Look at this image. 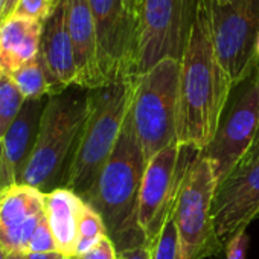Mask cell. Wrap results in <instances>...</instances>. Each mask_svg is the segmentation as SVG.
<instances>
[{
  "label": "cell",
  "instance_id": "18",
  "mask_svg": "<svg viewBox=\"0 0 259 259\" xmlns=\"http://www.w3.org/2000/svg\"><path fill=\"white\" fill-rule=\"evenodd\" d=\"M43 25L35 20L11 17L2 26L0 70L10 75L38 57Z\"/></svg>",
  "mask_w": 259,
  "mask_h": 259
},
{
  "label": "cell",
  "instance_id": "38",
  "mask_svg": "<svg viewBox=\"0 0 259 259\" xmlns=\"http://www.w3.org/2000/svg\"><path fill=\"white\" fill-rule=\"evenodd\" d=\"M2 26H4V25L0 23V40H2Z\"/></svg>",
  "mask_w": 259,
  "mask_h": 259
},
{
  "label": "cell",
  "instance_id": "23",
  "mask_svg": "<svg viewBox=\"0 0 259 259\" xmlns=\"http://www.w3.org/2000/svg\"><path fill=\"white\" fill-rule=\"evenodd\" d=\"M55 7L57 5H52L48 0H20L13 17H22L45 23L54 13Z\"/></svg>",
  "mask_w": 259,
  "mask_h": 259
},
{
  "label": "cell",
  "instance_id": "3",
  "mask_svg": "<svg viewBox=\"0 0 259 259\" xmlns=\"http://www.w3.org/2000/svg\"><path fill=\"white\" fill-rule=\"evenodd\" d=\"M136 78L107 82L99 89L89 90L87 117L61 186L82 200L93 189L117 144L123 120L132 107Z\"/></svg>",
  "mask_w": 259,
  "mask_h": 259
},
{
  "label": "cell",
  "instance_id": "42",
  "mask_svg": "<svg viewBox=\"0 0 259 259\" xmlns=\"http://www.w3.org/2000/svg\"><path fill=\"white\" fill-rule=\"evenodd\" d=\"M66 259H67V257H66Z\"/></svg>",
  "mask_w": 259,
  "mask_h": 259
},
{
  "label": "cell",
  "instance_id": "25",
  "mask_svg": "<svg viewBox=\"0 0 259 259\" xmlns=\"http://www.w3.org/2000/svg\"><path fill=\"white\" fill-rule=\"evenodd\" d=\"M79 259H119V251L113 239L110 236H105L89 251L81 254Z\"/></svg>",
  "mask_w": 259,
  "mask_h": 259
},
{
  "label": "cell",
  "instance_id": "10",
  "mask_svg": "<svg viewBox=\"0 0 259 259\" xmlns=\"http://www.w3.org/2000/svg\"><path fill=\"white\" fill-rule=\"evenodd\" d=\"M198 0H144L139 75L166 58L182 61Z\"/></svg>",
  "mask_w": 259,
  "mask_h": 259
},
{
  "label": "cell",
  "instance_id": "5",
  "mask_svg": "<svg viewBox=\"0 0 259 259\" xmlns=\"http://www.w3.org/2000/svg\"><path fill=\"white\" fill-rule=\"evenodd\" d=\"M180 61L166 58L138 75L132 114L147 162L177 144Z\"/></svg>",
  "mask_w": 259,
  "mask_h": 259
},
{
  "label": "cell",
  "instance_id": "27",
  "mask_svg": "<svg viewBox=\"0 0 259 259\" xmlns=\"http://www.w3.org/2000/svg\"><path fill=\"white\" fill-rule=\"evenodd\" d=\"M11 185H16L10 168H8V162H7V156H5V150H4V142L0 141V191H4L7 188H10Z\"/></svg>",
  "mask_w": 259,
  "mask_h": 259
},
{
  "label": "cell",
  "instance_id": "21",
  "mask_svg": "<svg viewBox=\"0 0 259 259\" xmlns=\"http://www.w3.org/2000/svg\"><path fill=\"white\" fill-rule=\"evenodd\" d=\"M108 236L105 223L102 217L84 201L79 227H78V244H76V257L89 251L95 244H98L102 238Z\"/></svg>",
  "mask_w": 259,
  "mask_h": 259
},
{
  "label": "cell",
  "instance_id": "17",
  "mask_svg": "<svg viewBox=\"0 0 259 259\" xmlns=\"http://www.w3.org/2000/svg\"><path fill=\"white\" fill-rule=\"evenodd\" d=\"M84 200L66 188L45 194V212L58 251L66 257L76 256L78 227Z\"/></svg>",
  "mask_w": 259,
  "mask_h": 259
},
{
  "label": "cell",
  "instance_id": "26",
  "mask_svg": "<svg viewBox=\"0 0 259 259\" xmlns=\"http://www.w3.org/2000/svg\"><path fill=\"white\" fill-rule=\"evenodd\" d=\"M248 235L244 230L236 232L226 244V259H245Z\"/></svg>",
  "mask_w": 259,
  "mask_h": 259
},
{
  "label": "cell",
  "instance_id": "15",
  "mask_svg": "<svg viewBox=\"0 0 259 259\" xmlns=\"http://www.w3.org/2000/svg\"><path fill=\"white\" fill-rule=\"evenodd\" d=\"M67 26L76 66L75 85L84 90L102 87L105 82L98 66L96 34L90 0H67Z\"/></svg>",
  "mask_w": 259,
  "mask_h": 259
},
{
  "label": "cell",
  "instance_id": "11",
  "mask_svg": "<svg viewBox=\"0 0 259 259\" xmlns=\"http://www.w3.org/2000/svg\"><path fill=\"white\" fill-rule=\"evenodd\" d=\"M210 17L218 60L230 81L236 84L256 63L259 0H233L224 5L210 0Z\"/></svg>",
  "mask_w": 259,
  "mask_h": 259
},
{
  "label": "cell",
  "instance_id": "20",
  "mask_svg": "<svg viewBox=\"0 0 259 259\" xmlns=\"http://www.w3.org/2000/svg\"><path fill=\"white\" fill-rule=\"evenodd\" d=\"M25 101V96L13 78L0 70V141L5 139L8 130L22 111Z\"/></svg>",
  "mask_w": 259,
  "mask_h": 259
},
{
  "label": "cell",
  "instance_id": "9",
  "mask_svg": "<svg viewBox=\"0 0 259 259\" xmlns=\"http://www.w3.org/2000/svg\"><path fill=\"white\" fill-rule=\"evenodd\" d=\"M198 153L195 148L174 144L148 162L139 192L138 224L150 247L172 217L185 172Z\"/></svg>",
  "mask_w": 259,
  "mask_h": 259
},
{
  "label": "cell",
  "instance_id": "36",
  "mask_svg": "<svg viewBox=\"0 0 259 259\" xmlns=\"http://www.w3.org/2000/svg\"><path fill=\"white\" fill-rule=\"evenodd\" d=\"M212 2H217V4L224 5V4H230V2H233V0H212Z\"/></svg>",
  "mask_w": 259,
  "mask_h": 259
},
{
  "label": "cell",
  "instance_id": "1",
  "mask_svg": "<svg viewBox=\"0 0 259 259\" xmlns=\"http://www.w3.org/2000/svg\"><path fill=\"white\" fill-rule=\"evenodd\" d=\"M233 82L223 69L212 35L210 0H198L180 61L177 145L203 151L213 139Z\"/></svg>",
  "mask_w": 259,
  "mask_h": 259
},
{
  "label": "cell",
  "instance_id": "40",
  "mask_svg": "<svg viewBox=\"0 0 259 259\" xmlns=\"http://www.w3.org/2000/svg\"><path fill=\"white\" fill-rule=\"evenodd\" d=\"M119 259H123V257H122V256H120V254H119Z\"/></svg>",
  "mask_w": 259,
  "mask_h": 259
},
{
  "label": "cell",
  "instance_id": "12",
  "mask_svg": "<svg viewBox=\"0 0 259 259\" xmlns=\"http://www.w3.org/2000/svg\"><path fill=\"white\" fill-rule=\"evenodd\" d=\"M259 213V157L239 165L220 186H217L212 215L220 241L227 242L236 232L247 229Z\"/></svg>",
  "mask_w": 259,
  "mask_h": 259
},
{
  "label": "cell",
  "instance_id": "35",
  "mask_svg": "<svg viewBox=\"0 0 259 259\" xmlns=\"http://www.w3.org/2000/svg\"><path fill=\"white\" fill-rule=\"evenodd\" d=\"M0 259H8V251L4 248L2 244H0Z\"/></svg>",
  "mask_w": 259,
  "mask_h": 259
},
{
  "label": "cell",
  "instance_id": "7",
  "mask_svg": "<svg viewBox=\"0 0 259 259\" xmlns=\"http://www.w3.org/2000/svg\"><path fill=\"white\" fill-rule=\"evenodd\" d=\"M259 126V61L236 84H233L217 133L212 142L200 151L212 163L220 186L242 162L253 145Z\"/></svg>",
  "mask_w": 259,
  "mask_h": 259
},
{
  "label": "cell",
  "instance_id": "34",
  "mask_svg": "<svg viewBox=\"0 0 259 259\" xmlns=\"http://www.w3.org/2000/svg\"><path fill=\"white\" fill-rule=\"evenodd\" d=\"M254 60L259 61V34H257V40H256V45H254Z\"/></svg>",
  "mask_w": 259,
  "mask_h": 259
},
{
  "label": "cell",
  "instance_id": "41",
  "mask_svg": "<svg viewBox=\"0 0 259 259\" xmlns=\"http://www.w3.org/2000/svg\"><path fill=\"white\" fill-rule=\"evenodd\" d=\"M0 5H2V0H0Z\"/></svg>",
  "mask_w": 259,
  "mask_h": 259
},
{
  "label": "cell",
  "instance_id": "2",
  "mask_svg": "<svg viewBox=\"0 0 259 259\" xmlns=\"http://www.w3.org/2000/svg\"><path fill=\"white\" fill-rule=\"evenodd\" d=\"M147 165L130 107L117 144L84 198L102 217L119 253L147 244L138 224L139 192Z\"/></svg>",
  "mask_w": 259,
  "mask_h": 259
},
{
  "label": "cell",
  "instance_id": "31",
  "mask_svg": "<svg viewBox=\"0 0 259 259\" xmlns=\"http://www.w3.org/2000/svg\"><path fill=\"white\" fill-rule=\"evenodd\" d=\"M28 259H66L60 251H46V253H28Z\"/></svg>",
  "mask_w": 259,
  "mask_h": 259
},
{
  "label": "cell",
  "instance_id": "29",
  "mask_svg": "<svg viewBox=\"0 0 259 259\" xmlns=\"http://www.w3.org/2000/svg\"><path fill=\"white\" fill-rule=\"evenodd\" d=\"M19 2L20 0H2V5H0V23L5 25L14 16Z\"/></svg>",
  "mask_w": 259,
  "mask_h": 259
},
{
  "label": "cell",
  "instance_id": "4",
  "mask_svg": "<svg viewBox=\"0 0 259 259\" xmlns=\"http://www.w3.org/2000/svg\"><path fill=\"white\" fill-rule=\"evenodd\" d=\"M87 96L89 90L72 85L48 98L20 185L32 186L43 194L63 185L87 117Z\"/></svg>",
  "mask_w": 259,
  "mask_h": 259
},
{
  "label": "cell",
  "instance_id": "28",
  "mask_svg": "<svg viewBox=\"0 0 259 259\" xmlns=\"http://www.w3.org/2000/svg\"><path fill=\"white\" fill-rule=\"evenodd\" d=\"M119 254L123 259H151V247L148 244H142L139 247L120 251Z\"/></svg>",
  "mask_w": 259,
  "mask_h": 259
},
{
  "label": "cell",
  "instance_id": "13",
  "mask_svg": "<svg viewBox=\"0 0 259 259\" xmlns=\"http://www.w3.org/2000/svg\"><path fill=\"white\" fill-rule=\"evenodd\" d=\"M45 212V194L28 185L0 191V244L10 253L29 251V242Z\"/></svg>",
  "mask_w": 259,
  "mask_h": 259
},
{
  "label": "cell",
  "instance_id": "22",
  "mask_svg": "<svg viewBox=\"0 0 259 259\" xmlns=\"http://www.w3.org/2000/svg\"><path fill=\"white\" fill-rule=\"evenodd\" d=\"M151 259H179V233L171 217L151 245Z\"/></svg>",
  "mask_w": 259,
  "mask_h": 259
},
{
  "label": "cell",
  "instance_id": "37",
  "mask_svg": "<svg viewBox=\"0 0 259 259\" xmlns=\"http://www.w3.org/2000/svg\"><path fill=\"white\" fill-rule=\"evenodd\" d=\"M48 2H51L52 5H57V4L60 2V0H48Z\"/></svg>",
  "mask_w": 259,
  "mask_h": 259
},
{
  "label": "cell",
  "instance_id": "6",
  "mask_svg": "<svg viewBox=\"0 0 259 259\" xmlns=\"http://www.w3.org/2000/svg\"><path fill=\"white\" fill-rule=\"evenodd\" d=\"M217 186L212 163L198 153L185 172L172 213L179 233V259H204L221 250L223 242L212 215Z\"/></svg>",
  "mask_w": 259,
  "mask_h": 259
},
{
  "label": "cell",
  "instance_id": "39",
  "mask_svg": "<svg viewBox=\"0 0 259 259\" xmlns=\"http://www.w3.org/2000/svg\"><path fill=\"white\" fill-rule=\"evenodd\" d=\"M67 259H79V257H76V256H73V257H67Z\"/></svg>",
  "mask_w": 259,
  "mask_h": 259
},
{
  "label": "cell",
  "instance_id": "24",
  "mask_svg": "<svg viewBox=\"0 0 259 259\" xmlns=\"http://www.w3.org/2000/svg\"><path fill=\"white\" fill-rule=\"evenodd\" d=\"M46 251H58L49 221L46 215L40 221L37 230L32 235V239L29 242V251L28 253H46Z\"/></svg>",
  "mask_w": 259,
  "mask_h": 259
},
{
  "label": "cell",
  "instance_id": "32",
  "mask_svg": "<svg viewBox=\"0 0 259 259\" xmlns=\"http://www.w3.org/2000/svg\"><path fill=\"white\" fill-rule=\"evenodd\" d=\"M122 4L135 14H138L141 17V13H142V4L144 0H122Z\"/></svg>",
  "mask_w": 259,
  "mask_h": 259
},
{
  "label": "cell",
  "instance_id": "8",
  "mask_svg": "<svg viewBox=\"0 0 259 259\" xmlns=\"http://www.w3.org/2000/svg\"><path fill=\"white\" fill-rule=\"evenodd\" d=\"M95 22L98 66L104 82L139 75L141 17L122 0H90Z\"/></svg>",
  "mask_w": 259,
  "mask_h": 259
},
{
  "label": "cell",
  "instance_id": "19",
  "mask_svg": "<svg viewBox=\"0 0 259 259\" xmlns=\"http://www.w3.org/2000/svg\"><path fill=\"white\" fill-rule=\"evenodd\" d=\"M10 76L19 87L25 99H41V98H48L54 95V89L51 85V81H49L46 67L43 64V60L40 58V54L34 61L10 73Z\"/></svg>",
  "mask_w": 259,
  "mask_h": 259
},
{
  "label": "cell",
  "instance_id": "30",
  "mask_svg": "<svg viewBox=\"0 0 259 259\" xmlns=\"http://www.w3.org/2000/svg\"><path fill=\"white\" fill-rule=\"evenodd\" d=\"M257 157H259V126H257V132H256V136H254V141H253L251 148L248 150V153L245 154V157L242 159V162H241L239 165L251 163V162H254ZM239 165H238V166H239ZM238 166H236V168H238Z\"/></svg>",
  "mask_w": 259,
  "mask_h": 259
},
{
  "label": "cell",
  "instance_id": "33",
  "mask_svg": "<svg viewBox=\"0 0 259 259\" xmlns=\"http://www.w3.org/2000/svg\"><path fill=\"white\" fill-rule=\"evenodd\" d=\"M8 259H28V256L25 253H10Z\"/></svg>",
  "mask_w": 259,
  "mask_h": 259
},
{
  "label": "cell",
  "instance_id": "16",
  "mask_svg": "<svg viewBox=\"0 0 259 259\" xmlns=\"http://www.w3.org/2000/svg\"><path fill=\"white\" fill-rule=\"evenodd\" d=\"M48 98L26 99L22 111L19 113L17 119L8 130L5 139L2 141L8 168L14 183H22L23 171L26 168V163L31 157V153L37 141L40 122Z\"/></svg>",
  "mask_w": 259,
  "mask_h": 259
},
{
  "label": "cell",
  "instance_id": "14",
  "mask_svg": "<svg viewBox=\"0 0 259 259\" xmlns=\"http://www.w3.org/2000/svg\"><path fill=\"white\" fill-rule=\"evenodd\" d=\"M40 58L46 67L54 95L75 85L76 66L67 26V0H60L43 25Z\"/></svg>",
  "mask_w": 259,
  "mask_h": 259
}]
</instances>
